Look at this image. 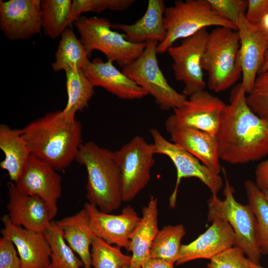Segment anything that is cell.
Segmentation results:
<instances>
[{
	"label": "cell",
	"mask_w": 268,
	"mask_h": 268,
	"mask_svg": "<svg viewBox=\"0 0 268 268\" xmlns=\"http://www.w3.org/2000/svg\"><path fill=\"white\" fill-rule=\"evenodd\" d=\"M240 49L237 30L217 27L208 33L201 65L207 72L210 90H226L242 76Z\"/></svg>",
	"instance_id": "4"
},
{
	"label": "cell",
	"mask_w": 268,
	"mask_h": 268,
	"mask_svg": "<svg viewBox=\"0 0 268 268\" xmlns=\"http://www.w3.org/2000/svg\"><path fill=\"white\" fill-rule=\"evenodd\" d=\"M267 70H268V50H267L266 54L264 65L261 68L259 73L264 72Z\"/></svg>",
	"instance_id": "41"
},
{
	"label": "cell",
	"mask_w": 268,
	"mask_h": 268,
	"mask_svg": "<svg viewBox=\"0 0 268 268\" xmlns=\"http://www.w3.org/2000/svg\"><path fill=\"white\" fill-rule=\"evenodd\" d=\"M158 200L150 196L147 204L142 209V216L131 238L128 252L132 253L131 266L141 268L150 258V249L158 233Z\"/></svg>",
	"instance_id": "23"
},
{
	"label": "cell",
	"mask_w": 268,
	"mask_h": 268,
	"mask_svg": "<svg viewBox=\"0 0 268 268\" xmlns=\"http://www.w3.org/2000/svg\"><path fill=\"white\" fill-rule=\"evenodd\" d=\"M75 161L87 173L86 198L100 210L110 213L122 203V180L114 151L89 140L80 146Z\"/></svg>",
	"instance_id": "3"
},
{
	"label": "cell",
	"mask_w": 268,
	"mask_h": 268,
	"mask_svg": "<svg viewBox=\"0 0 268 268\" xmlns=\"http://www.w3.org/2000/svg\"><path fill=\"white\" fill-rule=\"evenodd\" d=\"M47 268H56V267H55L54 266H53L52 264H51L49 265V266L47 267Z\"/></svg>",
	"instance_id": "45"
},
{
	"label": "cell",
	"mask_w": 268,
	"mask_h": 268,
	"mask_svg": "<svg viewBox=\"0 0 268 268\" xmlns=\"http://www.w3.org/2000/svg\"><path fill=\"white\" fill-rule=\"evenodd\" d=\"M241 83L232 88L216 134L220 158L232 164H245L268 154V119L249 106Z\"/></svg>",
	"instance_id": "1"
},
{
	"label": "cell",
	"mask_w": 268,
	"mask_h": 268,
	"mask_svg": "<svg viewBox=\"0 0 268 268\" xmlns=\"http://www.w3.org/2000/svg\"><path fill=\"white\" fill-rule=\"evenodd\" d=\"M122 180L123 202H129L148 184L151 169L155 163L153 143L136 136L114 151Z\"/></svg>",
	"instance_id": "9"
},
{
	"label": "cell",
	"mask_w": 268,
	"mask_h": 268,
	"mask_svg": "<svg viewBox=\"0 0 268 268\" xmlns=\"http://www.w3.org/2000/svg\"><path fill=\"white\" fill-rule=\"evenodd\" d=\"M185 235L182 224L164 226L159 230L153 242L150 258L174 265L178 259L181 241Z\"/></svg>",
	"instance_id": "29"
},
{
	"label": "cell",
	"mask_w": 268,
	"mask_h": 268,
	"mask_svg": "<svg viewBox=\"0 0 268 268\" xmlns=\"http://www.w3.org/2000/svg\"><path fill=\"white\" fill-rule=\"evenodd\" d=\"M250 264L252 268H265L264 267L261 266V265L255 264L253 263L252 262H251L250 261Z\"/></svg>",
	"instance_id": "43"
},
{
	"label": "cell",
	"mask_w": 268,
	"mask_h": 268,
	"mask_svg": "<svg viewBox=\"0 0 268 268\" xmlns=\"http://www.w3.org/2000/svg\"><path fill=\"white\" fill-rule=\"evenodd\" d=\"M10 239L2 236L0 239V268H21L20 259Z\"/></svg>",
	"instance_id": "37"
},
{
	"label": "cell",
	"mask_w": 268,
	"mask_h": 268,
	"mask_svg": "<svg viewBox=\"0 0 268 268\" xmlns=\"http://www.w3.org/2000/svg\"><path fill=\"white\" fill-rule=\"evenodd\" d=\"M8 215L12 223L25 229L43 232L52 219L47 203L40 198L23 194L11 181L7 184Z\"/></svg>",
	"instance_id": "19"
},
{
	"label": "cell",
	"mask_w": 268,
	"mask_h": 268,
	"mask_svg": "<svg viewBox=\"0 0 268 268\" xmlns=\"http://www.w3.org/2000/svg\"><path fill=\"white\" fill-rule=\"evenodd\" d=\"M237 31L240 41L241 83L248 94L264 63L268 50V32L260 24L248 22L245 16L241 19Z\"/></svg>",
	"instance_id": "16"
},
{
	"label": "cell",
	"mask_w": 268,
	"mask_h": 268,
	"mask_svg": "<svg viewBox=\"0 0 268 268\" xmlns=\"http://www.w3.org/2000/svg\"><path fill=\"white\" fill-rule=\"evenodd\" d=\"M40 0H0V29L11 41L26 40L42 29Z\"/></svg>",
	"instance_id": "15"
},
{
	"label": "cell",
	"mask_w": 268,
	"mask_h": 268,
	"mask_svg": "<svg viewBox=\"0 0 268 268\" xmlns=\"http://www.w3.org/2000/svg\"><path fill=\"white\" fill-rule=\"evenodd\" d=\"M211 222V225L197 239L181 245L177 265L197 259L210 260L234 246L235 235L229 223L218 217Z\"/></svg>",
	"instance_id": "18"
},
{
	"label": "cell",
	"mask_w": 268,
	"mask_h": 268,
	"mask_svg": "<svg viewBox=\"0 0 268 268\" xmlns=\"http://www.w3.org/2000/svg\"><path fill=\"white\" fill-rule=\"evenodd\" d=\"M224 178V199L212 195L208 201L207 221L215 217L226 220L235 235L234 246L241 249L253 263L260 265L262 257L257 234V222L250 206L237 201L234 189L227 178L226 171L222 169Z\"/></svg>",
	"instance_id": "6"
},
{
	"label": "cell",
	"mask_w": 268,
	"mask_h": 268,
	"mask_svg": "<svg viewBox=\"0 0 268 268\" xmlns=\"http://www.w3.org/2000/svg\"><path fill=\"white\" fill-rule=\"evenodd\" d=\"M1 220L4 227L0 231L14 243L21 261V268H47L51 263V251L43 232L16 226L8 214Z\"/></svg>",
	"instance_id": "17"
},
{
	"label": "cell",
	"mask_w": 268,
	"mask_h": 268,
	"mask_svg": "<svg viewBox=\"0 0 268 268\" xmlns=\"http://www.w3.org/2000/svg\"><path fill=\"white\" fill-rule=\"evenodd\" d=\"M56 171L50 164L31 154L14 182L21 193L42 199L52 219L57 213V202L62 194V177Z\"/></svg>",
	"instance_id": "13"
},
{
	"label": "cell",
	"mask_w": 268,
	"mask_h": 268,
	"mask_svg": "<svg viewBox=\"0 0 268 268\" xmlns=\"http://www.w3.org/2000/svg\"><path fill=\"white\" fill-rule=\"evenodd\" d=\"M166 8L163 0H149L144 15L134 24L115 23L112 28L122 30L132 43L142 44L153 41L159 44L166 37L164 22Z\"/></svg>",
	"instance_id": "22"
},
{
	"label": "cell",
	"mask_w": 268,
	"mask_h": 268,
	"mask_svg": "<svg viewBox=\"0 0 268 268\" xmlns=\"http://www.w3.org/2000/svg\"><path fill=\"white\" fill-rule=\"evenodd\" d=\"M208 35L206 28L202 29L167 51L173 61L175 79L184 84L183 93L186 96L203 91L205 87L201 62Z\"/></svg>",
	"instance_id": "12"
},
{
	"label": "cell",
	"mask_w": 268,
	"mask_h": 268,
	"mask_svg": "<svg viewBox=\"0 0 268 268\" xmlns=\"http://www.w3.org/2000/svg\"><path fill=\"white\" fill-rule=\"evenodd\" d=\"M22 134L31 154L63 171L75 160L83 143L81 123L62 110L50 112L27 124Z\"/></svg>",
	"instance_id": "2"
},
{
	"label": "cell",
	"mask_w": 268,
	"mask_h": 268,
	"mask_svg": "<svg viewBox=\"0 0 268 268\" xmlns=\"http://www.w3.org/2000/svg\"><path fill=\"white\" fill-rule=\"evenodd\" d=\"M97 58L89 61L83 69L92 85L103 87L122 99H141L148 93L136 84L113 64Z\"/></svg>",
	"instance_id": "20"
},
{
	"label": "cell",
	"mask_w": 268,
	"mask_h": 268,
	"mask_svg": "<svg viewBox=\"0 0 268 268\" xmlns=\"http://www.w3.org/2000/svg\"><path fill=\"white\" fill-rule=\"evenodd\" d=\"M259 24L268 32V13L263 18Z\"/></svg>",
	"instance_id": "42"
},
{
	"label": "cell",
	"mask_w": 268,
	"mask_h": 268,
	"mask_svg": "<svg viewBox=\"0 0 268 268\" xmlns=\"http://www.w3.org/2000/svg\"><path fill=\"white\" fill-rule=\"evenodd\" d=\"M149 132L155 154L168 156L176 169V185L169 198L170 207L174 208L176 205L179 186L183 178H198L207 187L212 195H217L223 185V180L219 174L212 172L182 147L167 140L157 129H151Z\"/></svg>",
	"instance_id": "11"
},
{
	"label": "cell",
	"mask_w": 268,
	"mask_h": 268,
	"mask_svg": "<svg viewBox=\"0 0 268 268\" xmlns=\"http://www.w3.org/2000/svg\"><path fill=\"white\" fill-rule=\"evenodd\" d=\"M255 183L261 190H268V158L262 161L255 170Z\"/></svg>",
	"instance_id": "39"
},
{
	"label": "cell",
	"mask_w": 268,
	"mask_h": 268,
	"mask_svg": "<svg viewBox=\"0 0 268 268\" xmlns=\"http://www.w3.org/2000/svg\"><path fill=\"white\" fill-rule=\"evenodd\" d=\"M244 187L248 204L256 219L258 238L262 255H268V202L263 191L255 182L247 180Z\"/></svg>",
	"instance_id": "31"
},
{
	"label": "cell",
	"mask_w": 268,
	"mask_h": 268,
	"mask_svg": "<svg viewBox=\"0 0 268 268\" xmlns=\"http://www.w3.org/2000/svg\"><path fill=\"white\" fill-rule=\"evenodd\" d=\"M158 44L147 42L142 53L122 71L150 94L161 110H173L182 107L187 98L170 85L161 70L157 58Z\"/></svg>",
	"instance_id": "8"
},
{
	"label": "cell",
	"mask_w": 268,
	"mask_h": 268,
	"mask_svg": "<svg viewBox=\"0 0 268 268\" xmlns=\"http://www.w3.org/2000/svg\"><path fill=\"white\" fill-rule=\"evenodd\" d=\"M70 0H41L42 26L45 35L55 39L73 21Z\"/></svg>",
	"instance_id": "27"
},
{
	"label": "cell",
	"mask_w": 268,
	"mask_h": 268,
	"mask_svg": "<svg viewBox=\"0 0 268 268\" xmlns=\"http://www.w3.org/2000/svg\"><path fill=\"white\" fill-rule=\"evenodd\" d=\"M134 2V0H74L72 5V20L74 22L84 12L124 10Z\"/></svg>",
	"instance_id": "33"
},
{
	"label": "cell",
	"mask_w": 268,
	"mask_h": 268,
	"mask_svg": "<svg viewBox=\"0 0 268 268\" xmlns=\"http://www.w3.org/2000/svg\"><path fill=\"white\" fill-rule=\"evenodd\" d=\"M88 57L84 45L77 38L73 31L67 28L61 35L55 54V61L52 67L55 72L83 70L89 62Z\"/></svg>",
	"instance_id": "26"
},
{
	"label": "cell",
	"mask_w": 268,
	"mask_h": 268,
	"mask_svg": "<svg viewBox=\"0 0 268 268\" xmlns=\"http://www.w3.org/2000/svg\"><path fill=\"white\" fill-rule=\"evenodd\" d=\"M141 268H175L174 265L160 259L149 258L142 264Z\"/></svg>",
	"instance_id": "40"
},
{
	"label": "cell",
	"mask_w": 268,
	"mask_h": 268,
	"mask_svg": "<svg viewBox=\"0 0 268 268\" xmlns=\"http://www.w3.org/2000/svg\"><path fill=\"white\" fill-rule=\"evenodd\" d=\"M248 2L245 19L252 24L258 25L268 13V0H248Z\"/></svg>",
	"instance_id": "38"
},
{
	"label": "cell",
	"mask_w": 268,
	"mask_h": 268,
	"mask_svg": "<svg viewBox=\"0 0 268 268\" xmlns=\"http://www.w3.org/2000/svg\"><path fill=\"white\" fill-rule=\"evenodd\" d=\"M164 22L166 37L157 45L158 54L167 52L178 40L190 37L207 27L215 26L237 30L208 0H176L173 5L166 8Z\"/></svg>",
	"instance_id": "5"
},
{
	"label": "cell",
	"mask_w": 268,
	"mask_h": 268,
	"mask_svg": "<svg viewBox=\"0 0 268 268\" xmlns=\"http://www.w3.org/2000/svg\"><path fill=\"white\" fill-rule=\"evenodd\" d=\"M172 142L190 152L215 174L222 170L216 136L193 129L169 133Z\"/></svg>",
	"instance_id": "21"
},
{
	"label": "cell",
	"mask_w": 268,
	"mask_h": 268,
	"mask_svg": "<svg viewBox=\"0 0 268 268\" xmlns=\"http://www.w3.org/2000/svg\"><path fill=\"white\" fill-rule=\"evenodd\" d=\"M133 268V267L130 266L129 267H128V268Z\"/></svg>",
	"instance_id": "46"
},
{
	"label": "cell",
	"mask_w": 268,
	"mask_h": 268,
	"mask_svg": "<svg viewBox=\"0 0 268 268\" xmlns=\"http://www.w3.org/2000/svg\"><path fill=\"white\" fill-rule=\"evenodd\" d=\"M74 25L89 57L93 51L98 50L107 60L123 67L136 60L146 47V43H132L124 33L113 30L112 24L105 18L79 17Z\"/></svg>",
	"instance_id": "7"
},
{
	"label": "cell",
	"mask_w": 268,
	"mask_h": 268,
	"mask_svg": "<svg viewBox=\"0 0 268 268\" xmlns=\"http://www.w3.org/2000/svg\"><path fill=\"white\" fill-rule=\"evenodd\" d=\"M65 72L67 101L62 111L67 117L75 119L77 111L88 106L89 101L95 93L94 86L83 70H69Z\"/></svg>",
	"instance_id": "28"
},
{
	"label": "cell",
	"mask_w": 268,
	"mask_h": 268,
	"mask_svg": "<svg viewBox=\"0 0 268 268\" xmlns=\"http://www.w3.org/2000/svg\"><path fill=\"white\" fill-rule=\"evenodd\" d=\"M121 247L111 245L95 236L91 250V268H127L132 256L124 254Z\"/></svg>",
	"instance_id": "32"
},
{
	"label": "cell",
	"mask_w": 268,
	"mask_h": 268,
	"mask_svg": "<svg viewBox=\"0 0 268 268\" xmlns=\"http://www.w3.org/2000/svg\"><path fill=\"white\" fill-rule=\"evenodd\" d=\"M246 100L256 115L268 119V70L258 74L251 91L246 96Z\"/></svg>",
	"instance_id": "34"
},
{
	"label": "cell",
	"mask_w": 268,
	"mask_h": 268,
	"mask_svg": "<svg viewBox=\"0 0 268 268\" xmlns=\"http://www.w3.org/2000/svg\"><path fill=\"white\" fill-rule=\"evenodd\" d=\"M226 104L218 97L203 90L189 96L183 106L173 110L166 119V130L193 129L216 135Z\"/></svg>",
	"instance_id": "10"
},
{
	"label": "cell",
	"mask_w": 268,
	"mask_h": 268,
	"mask_svg": "<svg viewBox=\"0 0 268 268\" xmlns=\"http://www.w3.org/2000/svg\"><path fill=\"white\" fill-rule=\"evenodd\" d=\"M264 193L265 197L268 202V190H262Z\"/></svg>",
	"instance_id": "44"
},
{
	"label": "cell",
	"mask_w": 268,
	"mask_h": 268,
	"mask_svg": "<svg viewBox=\"0 0 268 268\" xmlns=\"http://www.w3.org/2000/svg\"><path fill=\"white\" fill-rule=\"evenodd\" d=\"M84 207L95 236L128 251L132 234L141 219L133 207L127 205L119 214L104 212L89 202H85Z\"/></svg>",
	"instance_id": "14"
},
{
	"label": "cell",
	"mask_w": 268,
	"mask_h": 268,
	"mask_svg": "<svg viewBox=\"0 0 268 268\" xmlns=\"http://www.w3.org/2000/svg\"><path fill=\"white\" fill-rule=\"evenodd\" d=\"M51 251V264L57 268H81L84 264L65 240L56 221L43 231Z\"/></svg>",
	"instance_id": "30"
},
{
	"label": "cell",
	"mask_w": 268,
	"mask_h": 268,
	"mask_svg": "<svg viewBox=\"0 0 268 268\" xmlns=\"http://www.w3.org/2000/svg\"><path fill=\"white\" fill-rule=\"evenodd\" d=\"M212 7L237 29L241 19L245 16L248 0H208Z\"/></svg>",
	"instance_id": "36"
},
{
	"label": "cell",
	"mask_w": 268,
	"mask_h": 268,
	"mask_svg": "<svg viewBox=\"0 0 268 268\" xmlns=\"http://www.w3.org/2000/svg\"><path fill=\"white\" fill-rule=\"evenodd\" d=\"M245 255L241 249L233 246L209 260L207 268H252Z\"/></svg>",
	"instance_id": "35"
},
{
	"label": "cell",
	"mask_w": 268,
	"mask_h": 268,
	"mask_svg": "<svg viewBox=\"0 0 268 268\" xmlns=\"http://www.w3.org/2000/svg\"><path fill=\"white\" fill-rule=\"evenodd\" d=\"M0 148L5 155L0 167L7 171L10 180L15 182L31 154L22 130L13 129L1 124Z\"/></svg>",
	"instance_id": "25"
},
{
	"label": "cell",
	"mask_w": 268,
	"mask_h": 268,
	"mask_svg": "<svg viewBox=\"0 0 268 268\" xmlns=\"http://www.w3.org/2000/svg\"><path fill=\"white\" fill-rule=\"evenodd\" d=\"M56 222L67 243L82 261L84 268H91L90 250L95 236L90 227L87 210L83 207L75 214Z\"/></svg>",
	"instance_id": "24"
}]
</instances>
